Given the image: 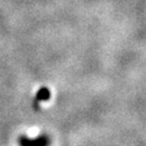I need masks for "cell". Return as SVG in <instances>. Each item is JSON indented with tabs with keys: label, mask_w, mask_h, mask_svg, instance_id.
<instances>
[{
	"label": "cell",
	"mask_w": 146,
	"mask_h": 146,
	"mask_svg": "<svg viewBox=\"0 0 146 146\" xmlns=\"http://www.w3.org/2000/svg\"><path fill=\"white\" fill-rule=\"evenodd\" d=\"M20 146H50V137L47 134H40L35 139H31L26 135L19 137Z\"/></svg>",
	"instance_id": "obj_1"
},
{
	"label": "cell",
	"mask_w": 146,
	"mask_h": 146,
	"mask_svg": "<svg viewBox=\"0 0 146 146\" xmlns=\"http://www.w3.org/2000/svg\"><path fill=\"white\" fill-rule=\"evenodd\" d=\"M51 98V92L48 88H41L39 89V91L37 92L36 96H35V100H34V103H33V106L36 110H39V105L42 102H46L48 100Z\"/></svg>",
	"instance_id": "obj_2"
}]
</instances>
